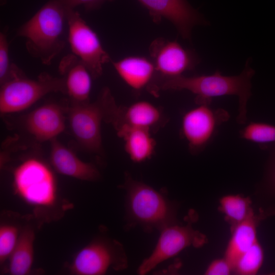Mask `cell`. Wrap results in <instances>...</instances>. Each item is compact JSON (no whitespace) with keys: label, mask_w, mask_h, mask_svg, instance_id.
<instances>
[{"label":"cell","mask_w":275,"mask_h":275,"mask_svg":"<svg viewBox=\"0 0 275 275\" xmlns=\"http://www.w3.org/2000/svg\"><path fill=\"white\" fill-rule=\"evenodd\" d=\"M52 92L66 93L63 77H56L42 72L37 79H32L19 69L11 79L1 85V113L5 114L24 110Z\"/></svg>","instance_id":"obj_4"},{"label":"cell","mask_w":275,"mask_h":275,"mask_svg":"<svg viewBox=\"0 0 275 275\" xmlns=\"http://www.w3.org/2000/svg\"><path fill=\"white\" fill-rule=\"evenodd\" d=\"M240 137L258 144L261 148L275 150V125L251 122L239 132Z\"/></svg>","instance_id":"obj_22"},{"label":"cell","mask_w":275,"mask_h":275,"mask_svg":"<svg viewBox=\"0 0 275 275\" xmlns=\"http://www.w3.org/2000/svg\"><path fill=\"white\" fill-rule=\"evenodd\" d=\"M115 130L123 140L125 151L132 161L143 162L153 155L156 143L150 131L128 126H122Z\"/></svg>","instance_id":"obj_19"},{"label":"cell","mask_w":275,"mask_h":275,"mask_svg":"<svg viewBox=\"0 0 275 275\" xmlns=\"http://www.w3.org/2000/svg\"><path fill=\"white\" fill-rule=\"evenodd\" d=\"M123 245L117 241L98 239L81 249L74 258L69 269L78 275H101L110 268L121 270L128 267Z\"/></svg>","instance_id":"obj_8"},{"label":"cell","mask_w":275,"mask_h":275,"mask_svg":"<svg viewBox=\"0 0 275 275\" xmlns=\"http://www.w3.org/2000/svg\"><path fill=\"white\" fill-rule=\"evenodd\" d=\"M111 62L121 78L136 93L148 90L156 76L150 58L131 56Z\"/></svg>","instance_id":"obj_17"},{"label":"cell","mask_w":275,"mask_h":275,"mask_svg":"<svg viewBox=\"0 0 275 275\" xmlns=\"http://www.w3.org/2000/svg\"><path fill=\"white\" fill-rule=\"evenodd\" d=\"M25 125L27 130L38 141H51L65 129L63 110L55 103L45 104L27 116Z\"/></svg>","instance_id":"obj_14"},{"label":"cell","mask_w":275,"mask_h":275,"mask_svg":"<svg viewBox=\"0 0 275 275\" xmlns=\"http://www.w3.org/2000/svg\"><path fill=\"white\" fill-rule=\"evenodd\" d=\"M100 96L104 110V121L116 130L122 126L146 129L152 133L163 127L169 121L162 109L152 103L141 100L128 106L118 105L108 88Z\"/></svg>","instance_id":"obj_5"},{"label":"cell","mask_w":275,"mask_h":275,"mask_svg":"<svg viewBox=\"0 0 275 275\" xmlns=\"http://www.w3.org/2000/svg\"><path fill=\"white\" fill-rule=\"evenodd\" d=\"M16 65L11 63L7 34L0 33V83L1 85L12 78Z\"/></svg>","instance_id":"obj_25"},{"label":"cell","mask_w":275,"mask_h":275,"mask_svg":"<svg viewBox=\"0 0 275 275\" xmlns=\"http://www.w3.org/2000/svg\"><path fill=\"white\" fill-rule=\"evenodd\" d=\"M160 233L153 252L138 267V274H147L188 246L200 248L207 242L206 236L195 230L189 223L185 225L172 224L162 229Z\"/></svg>","instance_id":"obj_10"},{"label":"cell","mask_w":275,"mask_h":275,"mask_svg":"<svg viewBox=\"0 0 275 275\" xmlns=\"http://www.w3.org/2000/svg\"><path fill=\"white\" fill-rule=\"evenodd\" d=\"M67 112L71 131L81 147L89 152L101 154L104 110L100 96L92 103L72 102Z\"/></svg>","instance_id":"obj_11"},{"label":"cell","mask_w":275,"mask_h":275,"mask_svg":"<svg viewBox=\"0 0 275 275\" xmlns=\"http://www.w3.org/2000/svg\"><path fill=\"white\" fill-rule=\"evenodd\" d=\"M17 194L28 204L38 207H50L57 200L54 176L42 161L30 158L20 164L13 173Z\"/></svg>","instance_id":"obj_6"},{"label":"cell","mask_w":275,"mask_h":275,"mask_svg":"<svg viewBox=\"0 0 275 275\" xmlns=\"http://www.w3.org/2000/svg\"><path fill=\"white\" fill-rule=\"evenodd\" d=\"M210 105L199 104L182 116L180 134L187 143L193 154L201 152L211 142L220 125L230 118L223 108H213Z\"/></svg>","instance_id":"obj_9"},{"label":"cell","mask_w":275,"mask_h":275,"mask_svg":"<svg viewBox=\"0 0 275 275\" xmlns=\"http://www.w3.org/2000/svg\"><path fill=\"white\" fill-rule=\"evenodd\" d=\"M66 7L74 9L76 6L82 5L87 10H92L99 8L106 1L113 0H58Z\"/></svg>","instance_id":"obj_27"},{"label":"cell","mask_w":275,"mask_h":275,"mask_svg":"<svg viewBox=\"0 0 275 275\" xmlns=\"http://www.w3.org/2000/svg\"><path fill=\"white\" fill-rule=\"evenodd\" d=\"M263 260V250L257 241L239 257L233 272L240 275L256 274L260 269Z\"/></svg>","instance_id":"obj_23"},{"label":"cell","mask_w":275,"mask_h":275,"mask_svg":"<svg viewBox=\"0 0 275 275\" xmlns=\"http://www.w3.org/2000/svg\"><path fill=\"white\" fill-rule=\"evenodd\" d=\"M67 9L58 0H51L17 31V36L25 39L28 52L43 64H51L65 46L64 32Z\"/></svg>","instance_id":"obj_3"},{"label":"cell","mask_w":275,"mask_h":275,"mask_svg":"<svg viewBox=\"0 0 275 275\" xmlns=\"http://www.w3.org/2000/svg\"><path fill=\"white\" fill-rule=\"evenodd\" d=\"M265 182L269 190L275 195V150L269 161Z\"/></svg>","instance_id":"obj_28"},{"label":"cell","mask_w":275,"mask_h":275,"mask_svg":"<svg viewBox=\"0 0 275 275\" xmlns=\"http://www.w3.org/2000/svg\"><path fill=\"white\" fill-rule=\"evenodd\" d=\"M68 41L71 49L84 64L93 79L103 73L104 64L112 62L97 33L73 9L67 8Z\"/></svg>","instance_id":"obj_7"},{"label":"cell","mask_w":275,"mask_h":275,"mask_svg":"<svg viewBox=\"0 0 275 275\" xmlns=\"http://www.w3.org/2000/svg\"><path fill=\"white\" fill-rule=\"evenodd\" d=\"M146 8L154 22L162 19L172 22L184 39L191 40L193 27L207 24L201 14L187 0H138Z\"/></svg>","instance_id":"obj_13"},{"label":"cell","mask_w":275,"mask_h":275,"mask_svg":"<svg viewBox=\"0 0 275 275\" xmlns=\"http://www.w3.org/2000/svg\"><path fill=\"white\" fill-rule=\"evenodd\" d=\"M262 215L253 210L248 217L231 231V237L225 251L224 258L233 270L239 257L258 241L257 227Z\"/></svg>","instance_id":"obj_18"},{"label":"cell","mask_w":275,"mask_h":275,"mask_svg":"<svg viewBox=\"0 0 275 275\" xmlns=\"http://www.w3.org/2000/svg\"><path fill=\"white\" fill-rule=\"evenodd\" d=\"M149 50L156 71L153 82L182 75L194 70L200 63L194 50L185 48L176 40L156 38L150 44Z\"/></svg>","instance_id":"obj_12"},{"label":"cell","mask_w":275,"mask_h":275,"mask_svg":"<svg viewBox=\"0 0 275 275\" xmlns=\"http://www.w3.org/2000/svg\"><path fill=\"white\" fill-rule=\"evenodd\" d=\"M50 150L51 163L60 174L86 181H95L99 178L100 173L95 166L80 159L57 139L51 140Z\"/></svg>","instance_id":"obj_16"},{"label":"cell","mask_w":275,"mask_h":275,"mask_svg":"<svg viewBox=\"0 0 275 275\" xmlns=\"http://www.w3.org/2000/svg\"><path fill=\"white\" fill-rule=\"evenodd\" d=\"M58 68L72 102L90 101L93 78L82 62L73 53L68 54L62 59Z\"/></svg>","instance_id":"obj_15"},{"label":"cell","mask_w":275,"mask_h":275,"mask_svg":"<svg viewBox=\"0 0 275 275\" xmlns=\"http://www.w3.org/2000/svg\"><path fill=\"white\" fill-rule=\"evenodd\" d=\"M35 233L26 229L19 235L16 245L9 257V270L11 274L24 275L31 269L34 260Z\"/></svg>","instance_id":"obj_20"},{"label":"cell","mask_w":275,"mask_h":275,"mask_svg":"<svg viewBox=\"0 0 275 275\" xmlns=\"http://www.w3.org/2000/svg\"><path fill=\"white\" fill-rule=\"evenodd\" d=\"M232 268L229 263L225 259H217L212 261L207 267L205 274L229 275Z\"/></svg>","instance_id":"obj_26"},{"label":"cell","mask_w":275,"mask_h":275,"mask_svg":"<svg viewBox=\"0 0 275 275\" xmlns=\"http://www.w3.org/2000/svg\"><path fill=\"white\" fill-rule=\"evenodd\" d=\"M17 227L4 225L0 228V261L3 263L9 258L17 243L19 235Z\"/></svg>","instance_id":"obj_24"},{"label":"cell","mask_w":275,"mask_h":275,"mask_svg":"<svg viewBox=\"0 0 275 275\" xmlns=\"http://www.w3.org/2000/svg\"><path fill=\"white\" fill-rule=\"evenodd\" d=\"M248 60L242 72L235 76L223 75L216 70L211 75L185 76L183 75L155 81L151 94L158 95L161 91L186 90L195 95L197 105H210L214 97L236 95L239 99L238 115L236 121L240 124L246 122L247 103L252 96L251 79L255 73Z\"/></svg>","instance_id":"obj_1"},{"label":"cell","mask_w":275,"mask_h":275,"mask_svg":"<svg viewBox=\"0 0 275 275\" xmlns=\"http://www.w3.org/2000/svg\"><path fill=\"white\" fill-rule=\"evenodd\" d=\"M219 211L230 225L231 231L243 221L253 210L252 200L249 197L240 195H228L219 200Z\"/></svg>","instance_id":"obj_21"},{"label":"cell","mask_w":275,"mask_h":275,"mask_svg":"<svg viewBox=\"0 0 275 275\" xmlns=\"http://www.w3.org/2000/svg\"><path fill=\"white\" fill-rule=\"evenodd\" d=\"M125 219L129 228L140 226L145 231L158 230L177 223V205L165 193L136 180L125 173Z\"/></svg>","instance_id":"obj_2"}]
</instances>
